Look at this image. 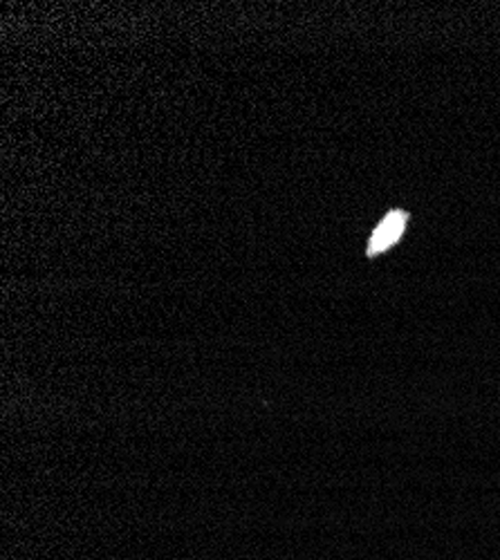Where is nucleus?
I'll list each match as a JSON object with an SVG mask.
<instances>
[{
    "label": "nucleus",
    "instance_id": "1",
    "mask_svg": "<svg viewBox=\"0 0 500 560\" xmlns=\"http://www.w3.org/2000/svg\"><path fill=\"white\" fill-rule=\"evenodd\" d=\"M408 222V215L404 211H393L388 213L382 224L375 229L373 238L369 243V256H377L382 254L384 249H388L391 245L397 243V238L404 233V226Z\"/></svg>",
    "mask_w": 500,
    "mask_h": 560
}]
</instances>
